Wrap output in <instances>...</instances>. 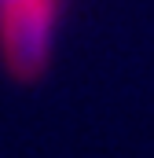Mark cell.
I'll list each match as a JSON object with an SVG mask.
<instances>
[{
    "label": "cell",
    "mask_w": 154,
    "mask_h": 158,
    "mask_svg": "<svg viewBox=\"0 0 154 158\" xmlns=\"http://www.w3.org/2000/svg\"><path fill=\"white\" fill-rule=\"evenodd\" d=\"M63 0H0V59L15 81H37L51 59Z\"/></svg>",
    "instance_id": "cell-1"
}]
</instances>
